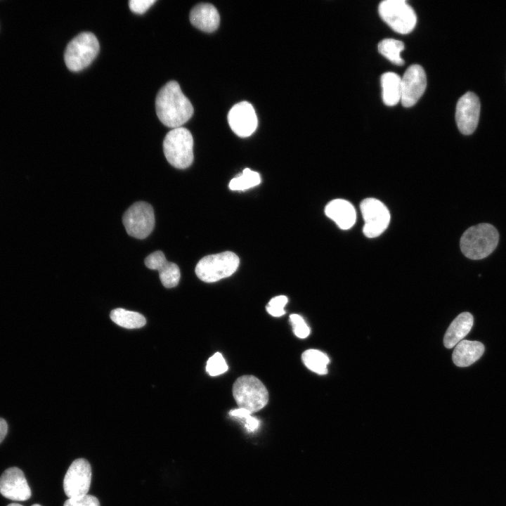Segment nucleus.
I'll return each instance as SVG.
<instances>
[{
	"instance_id": "1",
	"label": "nucleus",
	"mask_w": 506,
	"mask_h": 506,
	"mask_svg": "<svg viewBox=\"0 0 506 506\" xmlns=\"http://www.w3.org/2000/svg\"><path fill=\"white\" fill-rule=\"evenodd\" d=\"M155 110L160 122L173 129L181 127L193 114L190 101L176 81L167 82L160 89L155 99Z\"/></svg>"
},
{
	"instance_id": "2",
	"label": "nucleus",
	"mask_w": 506,
	"mask_h": 506,
	"mask_svg": "<svg viewBox=\"0 0 506 506\" xmlns=\"http://www.w3.org/2000/svg\"><path fill=\"white\" fill-rule=\"evenodd\" d=\"M498 241L497 229L490 223H483L467 228L461 236L460 246L466 257L479 260L489 256Z\"/></svg>"
},
{
	"instance_id": "3",
	"label": "nucleus",
	"mask_w": 506,
	"mask_h": 506,
	"mask_svg": "<svg viewBox=\"0 0 506 506\" xmlns=\"http://www.w3.org/2000/svg\"><path fill=\"white\" fill-rule=\"evenodd\" d=\"M193 138L190 131L178 127L169 131L163 141V151L169 163L178 169H186L193 161Z\"/></svg>"
},
{
	"instance_id": "4",
	"label": "nucleus",
	"mask_w": 506,
	"mask_h": 506,
	"mask_svg": "<svg viewBox=\"0 0 506 506\" xmlns=\"http://www.w3.org/2000/svg\"><path fill=\"white\" fill-rule=\"evenodd\" d=\"M233 395L238 407L251 414L262 409L268 401L266 387L253 375L238 377L233 386Z\"/></svg>"
},
{
	"instance_id": "5",
	"label": "nucleus",
	"mask_w": 506,
	"mask_h": 506,
	"mask_svg": "<svg viewBox=\"0 0 506 506\" xmlns=\"http://www.w3.org/2000/svg\"><path fill=\"white\" fill-rule=\"evenodd\" d=\"M99 42L91 32H82L67 45L64 60L67 67L73 72L80 71L95 59L99 52Z\"/></svg>"
},
{
	"instance_id": "6",
	"label": "nucleus",
	"mask_w": 506,
	"mask_h": 506,
	"mask_svg": "<svg viewBox=\"0 0 506 506\" xmlns=\"http://www.w3.org/2000/svg\"><path fill=\"white\" fill-rule=\"evenodd\" d=\"M239 263L238 257L232 252L211 254L199 261L195 267V273L201 280L213 283L233 274Z\"/></svg>"
},
{
	"instance_id": "7",
	"label": "nucleus",
	"mask_w": 506,
	"mask_h": 506,
	"mask_svg": "<svg viewBox=\"0 0 506 506\" xmlns=\"http://www.w3.org/2000/svg\"><path fill=\"white\" fill-rule=\"evenodd\" d=\"M381 18L395 32L408 34L415 27L416 14L404 0H385L378 7Z\"/></svg>"
},
{
	"instance_id": "8",
	"label": "nucleus",
	"mask_w": 506,
	"mask_h": 506,
	"mask_svg": "<svg viewBox=\"0 0 506 506\" xmlns=\"http://www.w3.org/2000/svg\"><path fill=\"white\" fill-rule=\"evenodd\" d=\"M122 221L130 236L144 239L151 233L155 226L153 208L145 202H135L124 212Z\"/></svg>"
},
{
	"instance_id": "9",
	"label": "nucleus",
	"mask_w": 506,
	"mask_h": 506,
	"mask_svg": "<svg viewBox=\"0 0 506 506\" xmlns=\"http://www.w3.org/2000/svg\"><path fill=\"white\" fill-rule=\"evenodd\" d=\"M360 208L365 222L363 227V234L370 238L381 235L390 221V214L387 207L379 200L369 197L361 202Z\"/></svg>"
},
{
	"instance_id": "10",
	"label": "nucleus",
	"mask_w": 506,
	"mask_h": 506,
	"mask_svg": "<svg viewBox=\"0 0 506 506\" xmlns=\"http://www.w3.org/2000/svg\"><path fill=\"white\" fill-rule=\"evenodd\" d=\"M91 481V467L84 458L74 460L63 479V489L68 498L82 496L89 492Z\"/></svg>"
},
{
	"instance_id": "11",
	"label": "nucleus",
	"mask_w": 506,
	"mask_h": 506,
	"mask_svg": "<svg viewBox=\"0 0 506 506\" xmlns=\"http://www.w3.org/2000/svg\"><path fill=\"white\" fill-rule=\"evenodd\" d=\"M427 77L423 67L419 65L409 66L401 77V98L403 106L414 105L424 93Z\"/></svg>"
},
{
	"instance_id": "12",
	"label": "nucleus",
	"mask_w": 506,
	"mask_h": 506,
	"mask_svg": "<svg viewBox=\"0 0 506 506\" xmlns=\"http://www.w3.org/2000/svg\"><path fill=\"white\" fill-rule=\"evenodd\" d=\"M479 115L480 102L475 93L467 92L459 98L456 105L455 119L462 134L469 135L475 131Z\"/></svg>"
},
{
	"instance_id": "13",
	"label": "nucleus",
	"mask_w": 506,
	"mask_h": 506,
	"mask_svg": "<svg viewBox=\"0 0 506 506\" xmlns=\"http://www.w3.org/2000/svg\"><path fill=\"white\" fill-rule=\"evenodd\" d=\"M228 122L233 131L242 138L252 134L258 125L255 110L247 101L240 102L232 107L228 114Z\"/></svg>"
},
{
	"instance_id": "14",
	"label": "nucleus",
	"mask_w": 506,
	"mask_h": 506,
	"mask_svg": "<svg viewBox=\"0 0 506 506\" xmlns=\"http://www.w3.org/2000/svg\"><path fill=\"white\" fill-rule=\"evenodd\" d=\"M0 493L11 500L24 501L31 497V490L21 469L13 467L0 476Z\"/></svg>"
},
{
	"instance_id": "15",
	"label": "nucleus",
	"mask_w": 506,
	"mask_h": 506,
	"mask_svg": "<svg viewBox=\"0 0 506 506\" xmlns=\"http://www.w3.org/2000/svg\"><path fill=\"white\" fill-rule=\"evenodd\" d=\"M145 265L150 269L158 271L160 281L165 287H174L179 284L181 278L179 266L168 261L162 251L150 254L145 259Z\"/></svg>"
},
{
	"instance_id": "16",
	"label": "nucleus",
	"mask_w": 506,
	"mask_h": 506,
	"mask_svg": "<svg viewBox=\"0 0 506 506\" xmlns=\"http://www.w3.org/2000/svg\"><path fill=\"white\" fill-rule=\"evenodd\" d=\"M325 213L342 230L351 228L356 219L355 208L351 202L343 199L330 201L325 208Z\"/></svg>"
},
{
	"instance_id": "17",
	"label": "nucleus",
	"mask_w": 506,
	"mask_h": 506,
	"mask_svg": "<svg viewBox=\"0 0 506 506\" xmlns=\"http://www.w3.org/2000/svg\"><path fill=\"white\" fill-rule=\"evenodd\" d=\"M190 21L200 30L212 32L217 29L220 18L218 11L212 4L201 3L190 11Z\"/></svg>"
},
{
	"instance_id": "18",
	"label": "nucleus",
	"mask_w": 506,
	"mask_h": 506,
	"mask_svg": "<svg viewBox=\"0 0 506 506\" xmlns=\"http://www.w3.org/2000/svg\"><path fill=\"white\" fill-rule=\"evenodd\" d=\"M484 346L477 341L462 340L453 351L452 358L458 367H467L479 360L484 352Z\"/></svg>"
},
{
	"instance_id": "19",
	"label": "nucleus",
	"mask_w": 506,
	"mask_h": 506,
	"mask_svg": "<svg viewBox=\"0 0 506 506\" xmlns=\"http://www.w3.org/2000/svg\"><path fill=\"white\" fill-rule=\"evenodd\" d=\"M474 323L472 315L469 312L459 314L450 323L444 337V346L450 349L456 346L471 330Z\"/></svg>"
},
{
	"instance_id": "20",
	"label": "nucleus",
	"mask_w": 506,
	"mask_h": 506,
	"mask_svg": "<svg viewBox=\"0 0 506 506\" xmlns=\"http://www.w3.org/2000/svg\"><path fill=\"white\" fill-rule=\"evenodd\" d=\"M382 100L388 106H394L401 101V77L396 73L388 72L381 77Z\"/></svg>"
},
{
	"instance_id": "21",
	"label": "nucleus",
	"mask_w": 506,
	"mask_h": 506,
	"mask_svg": "<svg viewBox=\"0 0 506 506\" xmlns=\"http://www.w3.org/2000/svg\"><path fill=\"white\" fill-rule=\"evenodd\" d=\"M110 316L115 323L127 329L140 328L146 323L142 314L121 308L112 310Z\"/></svg>"
},
{
	"instance_id": "22",
	"label": "nucleus",
	"mask_w": 506,
	"mask_h": 506,
	"mask_svg": "<svg viewBox=\"0 0 506 506\" xmlns=\"http://www.w3.org/2000/svg\"><path fill=\"white\" fill-rule=\"evenodd\" d=\"M304 364L311 371L318 375L327 373V365L330 362L327 356L317 349H308L301 355Z\"/></svg>"
},
{
	"instance_id": "23",
	"label": "nucleus",
	"mask_w": 506,
	"mask_h": 506,
	"mask_svg": "<svg viewBox=\"0 0 506 506\" xmlns=\"http://www.w3.org/2000/svg\"><path fill=\"white\" fill-rule=\"evenodd\" d=\"M404 49V44L394 39H384L378 44V51L392 63L402 65L404 60L401 52Z\"/></svg>"
},
{
	"instance_id": "24",
	"label": "nucleus",
	"mask_w": 506,
	"mask_h": 506,
	"mask_svg": "<svg viewBox=\"0 0 506 506\" xmlns=\"http://www.w3.org/2000/svg\"><path fill=\"white\" fill-rule=\"evenodd\" d=\"M260 182L259 174L246 168L242 174L231 181L229 188L233 190H244L259 185Z\"/></svg>"
},
{
	"instance_id": "25",
	"label": "nucleus",
	"mask_w": 506,
	"mask_h": 506,
	"mask_svg": "<svg viewBox=\"0 0 506 506\" xmlns=\"http://www.w3.org/2000/svg\"><path fill=\"white\" fill-rule=\"evenodd\" d=\"M228 365L221 353L216 352L210 357L206 365V370L210 376H217L226 372Z\"/></svg>"
},
{
	"instance_id": "26",
	"label": "nucleus",
	"mask_w": 506,
	"mask_h": 506,
	"mask_svg": "<svg viewBox=\"0 0 506 506\" xmlns=\"http://www.w3.org/2000/svg\"><path fill=\"white\" fill-rule=\"evenodd\" d=\"M286 296L280 295L272 298L266 306L267 312L275 317H280L285 313L284 307L287 303Z\"/></svg>"
},
{
	"instance_id": "27",
	"label": "nucleus",
	"mask_w": 506,
	"mask_h": 506,
	"mask_svg": "<svg viewBox=\"0 0 506 506\" xmlns=\"http://www.w3.org/2000/svg\"><path fill=\"white\" fill-rule=\"evenodd\" d=\"M290 322L293 327V332L297 337L303 339L309 335L310 328L301 316L291 314Z\"/></svg>"
},
{
	"instance_id": "28",
	"label": "nucleus",
	"mask_w": 506,
	"mask_h": 506,
	"mask_svg": "<svg viewBox=\"0 0 506 506\" xmlns=\"http://www.w3.org/2000/svg\"><path fill=\"white\" fill-rule=\"evenodd\" d=\"M63 506H100L98 498L91 495L68 498Z\"/></svg>"
},
{
	"instance_id": "29",
	"label": "nucleus",
	"mask_w": 506,
	"mask_h": 506,
	"mask_svg": "<svg viewBox=\"0 0 506 506\" xmlns=\"http://www.w3.org/2000/svg\"><path fill=\"white\" fill-rule=\"evenodd\" d=\"M156 0H131L129 1V8L135 13H145Z\"/></svg>"
},
{
	"instance_id": "30",
	"label": "nucleus",
	"mask_w": 506,
	"mask_h": 506,
	"mask_svg": "<svg viewBox=\"0 0 506 506\" xmlns=\"http://www.w3.org/2000/svg\"><path fill=\"white\" fill-rule=\"evenodd\" d=\"M245 420V427L250 432H254L259 426V421L251 415L248 416Z\"/></svg>"
},
{
	"instance_id": "31",
	"label": "nucleus",
	"mask_w": 506,
	"mask_h": 506,
	"mask_svg": "<svg viewBox=\"0 0 506 506\" xmlns=\"http://www.w3.org/2000/svg\"><path fill=\"white\" fill-rule=\"evenodd\" d=\"M8 432V424L6 421L0 417V443L4 439Z\"/></svg>"
},
{
	"instance_id": "32",
	"label": "nucleus",
	"mask_w": 506,
	"mask_h": 506,
	"mask_svg": "<svg viewBox=\"0 0 506 506\" xmlns=\"http://www.w3.org/2000/svg\"><path fill=\"white\" fill-rule=\"evenodd\" d=\"M7 506H22V505L18 504V503H11V504L8 505Z\"/></svg>"
},
{
	"instance_id": "33",
	"label": "nucleus",
	"mask_w": 506,
	"mask_h": 506,
	"mask_svg": "<svg viewBox=\"0 0 506 506\" xmlns=\"http://www.w3.org/2000/svg\"><path fill=\"white\" fill-rule=\"evenodd\" d=\"M32 506H41V505H38V504H34V505H32Z\"/></svg>"
}]
</instances>
